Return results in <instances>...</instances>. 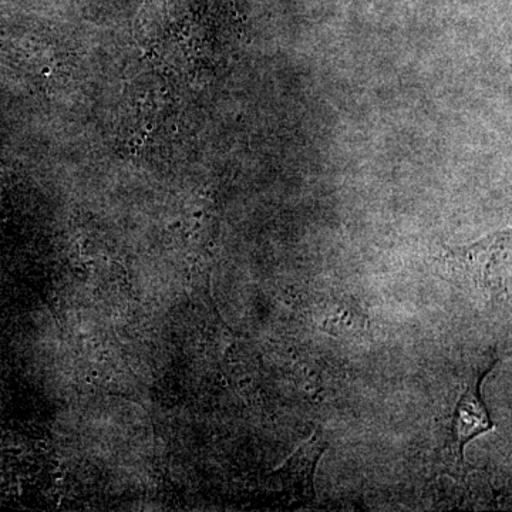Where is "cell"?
<instances>
[{"label": "cell", "instance_id": "cell-1", "mask_svg": "<svg viewBox=\"0 0 512 512\" xmlns=\"http://www.w3.org/2000/svg\"><path fill=\"white\" fill-rule=\"evenodd\" d=\"M497 362L498 359L495 356L490 366L481 367L474 373L466 390L461 394L456 410H454L453 419L450 421V431H448L440 458L444 471L448 476L457 478V480H463L471 470L464 458V447L467 446L468 441L494 429V421L491 420L490 413L483 402V396H481V383L485 376L494 369Z\"/></svg>", "mask_w": 512, "mask_h": 512}, {"label": "cell", "instance_id": "cell-2", "mask_svg": "<svg viewBox=\"0 0 512 512\" xmlns=\"http://www.w3.org/2000/svg\"><path fill=\"white\" fill-rule=\"evenodd\" d=\"M329 447L328 441L320 431L302 444L288 461L275 471V476L281 481L282 490L296 503L305 505L315 500L313 478L322 454Z\"/></svg>", "mask_w": 512, "mask_h": 512}]
</instances>
